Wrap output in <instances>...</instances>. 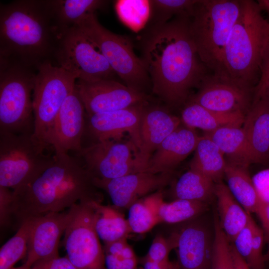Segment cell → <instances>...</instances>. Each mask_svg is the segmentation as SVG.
<instances>
[{
	"label": "cell",
	"instance_id": "8fae6325",
	"mask_svg": "<svg viewBox=\"0 0 269 269\" xmlns=\"http://www.w3.org/2000/svg\"><path fill=\"white\" fill-rule=\"evenodd\" d=\"M92 200L70 207L72 216L63 245L66 256L78 269H106L103 248L94 227Z\"/></svg>",
	"mask_w": 269,
	"mask_h": 269
},
{
	"label": "cell",
	"instance_id": "8d00e7d4",
	"mask_svg": "<svg viewBox=\"0 0 269 269\" xmlns=\"http://www.w3.org/2000/svg\"><path fill=\"white\" fill-rule=\"evenodd\" d=\"M109 254L118 269H137V261L132 247L128 244L125 246L115 245L104 251Z\"/></svg>",
	"mask_w": 269,
	"mask_h": 269
},
{
	"label": "cell",
	"instance_id": "5b68a950",
	"mask_svg": "<svg viewBox=\"0 0 269 269\" xmlns=\"http://www.w3.org/2000/svg\"><path fill=\"white\" fill-rule=\"evenodd\" d=\"M240 10V0H197L192 8L190 33L200 60L210 72L222 73V54Z\"/></svg>",
	"mask_w": 269,
	"mask_h": 269
},
{
	"label": "cell",
	"instance_id": "6da1fadb",
	"mask_svg": "<svg viewBox=\"0 0 269 269\" xmlns=\"http://www.w3.org/2000/svg\"><path fill=\"white\" fill-rule=\"evenodd\" d=\"M189 15L149 24L139 39L152 93L172 107L184 105L209 71L200 60L189 28Z\"/></svg>",
	"mask_w": 269,
	"mask_h": 269
},
{
	"label": "cell",
	"instance_id": "9a60e30c",
	"mask_svg": "<svg viewBox=\"0 0 269 269\" xmlns=\"http://www.w3.org/2000/svg\"><path fill=\"white\" fill-rule=\"evenodd\" d=\"M148 104L149 102L142 103L114 111L86 114L84 135L88 134L95 142L106 140H120L124 134L128 133L137 152L140 143V121Z\"/></svg>",
	"mask_w": 269,
	"mask_h": 269
},
{
	"label": "cell",
	"instance_id": "f6af8a7d",
	"mask_svg": "<svg viewBox=\"0 0 269 269\" xmlns=\"http://www.w3.org/2000/svg\"><path fill=\"white\" fill-rule=\"evenodd\" d=\"M143 269H171L172 262L169 261L166 263H158L152 261L144 257L140 260Z\"/></svg>",
	"mask_w": 269,
	"mask_h": 269
},
{
	"label": "cell",
	"instance_id": "74e56055",
	"mask_svg": "<svg viewBox=\"0 0 269 269\" xmlns=\"http://www.w3.org/2000/svg\"><path fill=\"white\" fill-rule=\"evenodd\" d=\"M174 248H175V240L173 234L168 238L158 234L154 237L144 257L156 263H166L170 261L168 256Z\"/></svg>",
	"mask_w": 269,
	"mask_h": 269
},
{
	"label": "cell",
	"instance_id": "681fc988",
	"mask_svg": "<svg viewBox=\"0 0 269 269\" xmlns=\"http://www.w3.org/2000/svg\"><path fill=\"white\" fill-rule=\"evenodd\" d=\"M269 244V247L268 251L266 255H264V258L265 262H269V241L268 242Z\"/></svg>",
	"mask_w": 269,
	"mask_h": 269
},
{
	"label": "cell",
	"instance_id": "816d5d0a",
	"mask_svg": "<svg viewBox=\"0 0 269 269\" xmlns=\"http://www.w3.org/2000/svg\"><path fill=\"white\" fill-rule=\"evenodd\" d=\"M171 269H180L177 262H172Z\"/></svg>",
	"mask_w": 269,
	"mask_h": 269
},
{
	"label": "cell",
	"instance_id": "603a6c76",
	"mask_svg": "<svg viewBox=\"0 0 269 269\" xmlns=\"http://www.w3.org/2000/svg\"><path fill=\"white\" fill-rule=\"evenodd\" d=\"M214 195L217 198L220 226L232 243L247 225L251 216L236 200L227 186L222 181L215 183Z\"/></svg>",
	"mask_w": 269,
	"mask_h": 269
},
{
	"label": "cell",
	"instance_id": "30bf717a",
	"mask_svg": "<svg viewBox=\"0 0 269 269\" xmlns=\"http://www.w3.org/2000/svg\"><path fill=\"white\" fill-rule=\"evenodd\" d=\"M53 58L77 80H116L115 72L96 46L76 26L58 31Z\"/></svg>",
	"mask_w": 269,
	"mask_h": 269
},
{
	"label": "cell",
	"instance_id": "4316f807",
	"mask_svg": "<svg viewBox=\"0 0 269 269\" xmlns=\"http://www.w3.org/2000/svg\"><path fill=\"white\" fill-rule=\"evenodd\" d=\"M94 224L100 239L104 244L127 238L131 233L127 219L115 206L91 201Z\"/></svg>",
	"mask_w": 269,
	"mask_h": 269
},
{
	"label": "cell",
	"instance_id": "c3c4849f",
	"mask_svg": "<svg viewBox=\"0 0 269 269\" xmlns=\"http://www.w3.org/2000/svg\"><path fill=\"white\" fill-rule=\"evenodd\" d=\"M261 96H265L269 99V82L267 83L259 95L254 98V100L258 99Z\"/></svg>",
	"mask_w": 269,
	"mask_h": 269
},
{
	"label": "cell",
	"instance_id": "836d02e7",
	"mask_svg": "<svg viewBox=\"0 0 269 269\" xmlns=\"http://www.w3.org/2000/svg\"><path fill=\"white\" fill-rule=\"evenodd\" d=\"M127 219L131 233H146L159 224L158 220L144 198L133 203L128 209Z\"/></svg>",
	"mask_w": 269,
	"mask_h": 269
},
{
	"label": "cell",
	"instance_id": "f907efd6",
	"mask_svg": "<svg viewBox=\"0 0 269 269\" xmlns=\"http://www.w3.org/2000/svg\"><path fill=\"white\" fill-rule=\"evenodd\" d=\"M9 269H31V268L28 267L25 265L23 264L21 266L17 268L12 267Z\"/></svg>",
	"mask_w": 269,
	"mask_h": 269
},
{
	"label": "cell",
	"instance_id": "f35d334b",
	"mask_svg": "<svg viewBox=\"0 0 269 269\" xmlns=\"http://www.w3.org/2000/svg\"><path fill=\"white\" fill-rule=\"evenodd\" d=\"M13 193L9 188L0 186V224L8 227L13 219Z\"/></svg>",
	"mask_w": 269,
	"mask_h": 269
},
{
	"label": "cell",
	"instance_id": "ee69618b",
	"mask_svg": "<svg viewBox=\"0 0 269 269\" xmlns=\"http://www.w3.org/2000/svg\"><path fill=\"white\" fill-rule=\"evenodd\" d=\"M261 222L265 240L269 241V203H261L256 212Z\"/></svg>",
	"mask_w": 269,
	"mask_h": 269
},
{
	"label": "cell",
	"instance_id": "d590c367",
	"mask_svg": "<svg viewBox=\"0 0 269 269\" xmlns=\"http://www.w3.org/2000/svg\"><path fill=\"white\" fill-rule=\"evenodd\" d=\"M253 218L231 243L236 251L251 269H255L252 242Z\"/></svg>",
	"mask_w": 269,
	"mask_h": 269
},
{
	"label": "cell",
	"instance_id": "7dc6e473",
	"mask_svg": "<svg viewBox=\"0 0 269 269\" xmlns=\"http://www.w3.org/2000/svg\"><path fill=\"white\" fill-rule=\"evenodd\" d=\"M258 5L261 10H265L269 14V0H258Z\"/></svg>",
	"mask_w": 269,
	"mask_h": 269
},
{
	"label": "cell",
	"instance_id": "ba28073f",
	"mask_svg": "<svg viewBox=\"0 0 269 269\" xmlns=\"http://www.w3.org/2000/svg\"><path fill=\"white\" fill-rule=\"evenodd\" d=\"M75 26L96 46L126 86L144 93L148 88H151L144 65L134 53L129 38L102 26L95 13L88 15Z\"/></svg>",
	"mask_w": 269,
	"mask_h": 269
},
{
	"label": "cell",
	"instance_id": "b9f144b4",
	"mask_svg": "<svg viewBox=\"0 0 269 269\" xmlns=\"http://www.w3.org/2000/svg\"><path fill=\"white\" fill-rule=\"evenodd\" d=\"M31 269H78L68 258L57 257L35 262Z\"/></svg>",
	"mask_w": 269,
	"mask_h": 269
},
{
	"label": "cell",
	"instance_id": "7bdbcfd3",
	"mask_svg": "<svg viewBox=\"0 0 269 269\" xmlns=\"http://www.w3.org/2000/svg\"><path fill=\"white\" fill-rule=\"evenodd\" d=\"M269 82V44L265 52L260 68L259 81L255 88L254 98L257 97Z\"/></svg>",
	"mask_w": 269,
	"mask_h": 269
},
{
	"label": "cell",
	"instance_id": "ac0fdd59",
	"mask_svg": "<svg viewBox=\"0 0 269 269\" xmlns=\"http://www.w3.org/2000/svg\"><path fill=\"white\" fill-rule=\"evenodd\" d=\"M71 216L70 208L61 212L49 213L34 217L24 265L31 268L38 261L59 256V241Z\"/></svg>",
	"mask_w": 269,
	"mask_h": 269
},
{
	"label": "cell",
	"instance_id": "cb8c5ba5",
	"mask_svg": "<svg viewBox=\"0 0 269 269\" xmlns=\"http://www.w3.org/2000/svg\"><path fill=\"white\" fill-rule=\"evenodd\" d=\"M181 114V121L188 128L210 132L227 126H242L245 114L241 112L221 113L210 110L188 100Z\"/></svg>",
	"mask_w": 269,
	"mask_h": 269
},
{
	"label": "cell",
	"instance_id": "f1b7e54d",
	"mask_svg": "<svg viewBox=\"0 0 269 269\" xmlns=\"http://www.w3.org/2000/svg\"><path fill=\"white\" fill-rule=\"evenodd\" d=\"M226 164L224 155L217 145L205 135L200 136L190 169L217 183L224 177Z\"/></svg>",
	"mask_w": 269,
	"mask_h": 269
},
{
	"label": "cell",
	"instance_id": "ffe728a7",
	"mask_svg": "<svg viewBox=\"0 0 269 269\" xmlns=\"http://www.w3.org/2000/svg\"><path fill=\"white\" fill-rule=\"evenodd\" d=\"M181 122L180 118L163 107L149 104L146 106L139 125L140 146L135 156L141 172L146 171L154 152Z\"/></svg>",
	"mask_w": 269,
	"mask_h": 269
},
{
	"label": "cell",
	"instance_id": "1f68e13d",
	"mask_svg": "<svg viewBox=\"0 0 269 269\" xmlns=\"http://www.w3.org/2000/svg\"><path fill=\"white\" fill-rule=\"evenodd\" d=\"M34 217L23 221L15 235L0 250V269H9L27 255L29 235Z\"/></svg>",
	"mask_w": 269,
	"mask_h": 269
},
{
	"label": "cell",
	"instance_id": "e575fe53",
	"mask_svg": "<svg viewBox=\"0 0 269 269\" xmlns=\"http://www.w3.org/2000/svg\"><path fill=\"white\" fill-rule=\"evenodd\" d=\"M213 250L210 269H235L231 242L215 218Z\"/></svg>",
	"mask_w": 269,
	"mask_h": 269
},
{
	"label": "cell",
	"instance_id": "f546056e",
	"mask_svg": "<svg viewBox=\"0 0 269 269\" xmlns=\"http://www.w3.org/2000/svg\"><path fill=\"white\" fill-rule=\"evenodd\" d=\"M224 177L236 200L249 213H256L260 201L248 167L227 162Z\"/></svg>",
	"mask_w": 269,
	"mask_h": 269
},
{
	"label": "cell",
	"instance_id": "7a4b0ae2",
	"mask_svg": "<svg viewBox=\"0 0 269 269\" xmlns=\"http://www.w3.org/2000/svg\"><path fill=\"white\" fill-rule=\"evenodd\" d=\"M52 164L23 187L13 191V218L24 220L61 212L83 201L102 202L93 176L77 157L54 153Z\"/></svg>",
	"mask_w": 269,
	"mask_h": 269
},
{
	"label": "cell",
	"instance_id": "3957f363",
	"mask_svg": "<svg viewBox=\"0 0 269 269\" xmlns=\"http://www.w3.org/2000/svg\"><path fill=\"white\" fill-rule=\"evenodd\" d=\"M58 34L48 0L0 4V60L37 70L53 58Z\"/></svg>",
	"mask_w": 269,
	"mask_h": 269
},
{
	"label": "cell",
	"instance_id": "52a82bcc",
	"mask_svg": "<svg viewBox=\"0 0 269 269\" xmlns=\"http://www.w3.org/2000/svg\"><path fill=\"white\" fill-rule=\"evenodd\" d=\"M77 77L47 61L37 69L32 94V137L43 150L51 149L49 140L58 114L75 87Z\"/></svg>",
	"mask_w": 269,
	"mask_h": 269
},
{
	"label": "cell",
	"instance_id": "bcb514c9",
	"mask_svg": "<svg viewBox=\"0 0 269 269\" xmlns=\"http://www.w3.org/2000/svg\"><path fill=\"white\" fill-rule=\"evenodd\" d=\"M231 247L235 269H251L236 251L232 243Z\"/></svg>",
	"mask_w": 269,
	"mask_h": 269
},
{
	"label": "cell",
	"instance_id": "9c48e42d",
	"mask_svg": "<svg viewBox=\"0 0 269 269\" xmlns=\"http://www.w3.org/2000/svg\"><path fill=\"white\" fill-rule=\"evenodd\" d=\"M54 154L46 153L32 134L0 132V186L17 190L52 164Z\"/></svg>",
	"mask_w": 269,
	"mask_h": 269
},
{
	"label": "cell",
	"instance_id": "484cf974",
	"mask_svg": "<svg viewBox=\"0 0 269 269\" xmlns=\"http://www.w3.org/2000/svg\"><path fill=\"white\" fill-rule=\"evenodd\" d=\"M204 135L214 142L229 163L248 167L253 163L252 156L242 127L227 126L210 132H204Z\"/></svg>",
	"mask_w": 269,
	"mask_h": 269
},
{
	"label": "cell",
	"instance_id": "e0dca14e",
	"mask_svg": "<svg viewBox=\"0 0 269 269\" xmlns=\"http://www.w3.org/2000/svg\"><path fill=\"white\" fill-rule=\"evenodd\" d=\"M86 111L75 88L67 97L58 114L49 140L54 153L77 154L83 146L86 123Z\"/></svg>",
	"mask_w": 269,
	"mask_h": 269
},
{
	"label": "cell",
	"instance_id": "d6a6232c",
	"mask_svg": "<svg viewBox=\"0 0 269 269\" xmlns=\"http://www.w3.org/2000/svg\"><path fill=\"white\" fill-rule=\"evenodd\" d=\"M197 1V0H149V24L165 23L178 15H190Z\"/></svg>",
	"mask_w": 269,
	"mask_h": 269
},
{
	"label": "cell",
	"instance_id": "d6986e66",
	"mask_svg": "<svg viewBox=\"0 0 269 269\" xmlns=\"http://www.w3.org/2000/svg\"><path fill=\"white\" fill-rule=\"evenodd\" d=\"M195 219L173 233L177 263L180 269H210L214 238L207 228Z\"/></svg>",
	"mask_w": 269,
	"mask_h": 269
},
{
	"label": "cell",
	"instance_id": "4fadbf2b",
	"mask_svg": "<svg viewBox=\"0 0 269 269\" xmlns=\"http://www.w3.org/2000/svg\"><path fill=\"white\" fill-rule=\"evenodd\" d=\"M255 89L242 87L224 74L208 71L198 92L188 100L221 113L246 114L254 101Z\"/></svg>",
	"mask_w": 269,
	"mask_h": 269
},
{
	"label": "cell",
	"instance_id": "ab89813d",
	"mask_svg": "<svg viewBox=\"0 0 269 269\" xmlns=\"http://www.w3.org/2000/svg\"><path fill=\"white\" fill-rule=\"evenodd\" d=\"M265 240L264 233L255 222L252 223V242L255 269H265V261L263 255V248Z\"/></svg>",
	"mask_w": 269,
	"mask_h": 269
},
{
	"label": "cell",
	"instance_id": "8992f818",
	"mask_svg": "<svg viewBox=\"0 0 269 269\" xmlns=\"http://www.w3.org/2000/svg\"><path fill=\"white\" fill-rule=\"evenodd\" d=\"M0 132L32 134L34 69L0 60Z\"/></svg>",
	"mask_w": 269,
	"mask_h": 269
},
{
	"label": "cell",
	"instance_id": "83f0119b",
	"mask_svg": "<svg viewBox=\"0 0 269 269\" xmlns=\"http://www.w3.org/2000/svg\"><path fill=\"white\" fill-rule=\"evenodd\" d=\"M108 2L101 0H48L58 31L77 25L88 15L105 7Z\"/></svg>",
	"mask_w": 269,
	"mask_h": 269
},
{
	"label": "cell",
	"instance_id": "7402d4cb",
	"mask_svg": "<svg viewBox=\"0 0 269 269\" xmlns=\"http://www.w3.org/2000/svg\"><path fill=\"white\" fill-rule=\"evenodd\" d=\"M243 130L253 163L269 161V99L261 96L254 100L245 114Z\"/></svg>",
	"mask_w": 269,
	"mask_h": 269
},
{
	"label": "cell",
	"instance_id": "44dd1931",
	"mask_svg": "<svg viewBox=\"0 0 269 269\" xmlns=\"http://www.w3.org/2000/svg\"><path fill=\"white\" fill-rule=\"evenodd\" d=\"M200 136L194 129L179 126L161 143L150 158L146 170L153 173L171 170L195 151Z\"/></svg>",
	"mask_w": 269,
	"mask_h": 269
},
{
	"label": "cell",
	"instance_id": "277c9868",
	"mask_svg": "<svg viewBox=\"0 0 269 269\" xmlns=\"http://www.w3.org/2000/svg\"><path fill=\"white\" fill-rule=\"evenodd\" d=\"M240 10L224 48L222 73L238 85L255 89L262 61L269 44V22L257 2L240 0Z\"/></svg>",
	"mask_w": 269,
	"mask_h": 269
},
{
	"label": "cell",
	"instance_id": "60d3db41",
	"mask_svg": "<svg viewBox=\"0 0 269 269\" xmlns=\"http://www.w3.org/2000/svg\"><path fill=\"white\" fill-rule=\"evenodd\" d=\"M252 181L261 203H269V168L256 173Z\"/></svg>",
	"mask_w": 269,
	"mask_h": 269
},
{
	"label": "cell",
	"instance_id": "5bb4252c",
	"mask_svg": "<svg viewBox=\"0 0 269 269\" xmlns=\"http://www.w3.org/2000/svg\"><path fill=\"white\" fill-rule=\"evenodd\" d=\"M75 87L87 115L118 110L150 101L146 93L135 91L116 80H76Z\"/></svg>",
	"mask_w": 269,
	"mask_h": 269
},
{
	"label": "cell",
	"instance_id": "2e32d148",
	"mask_svg": "<svg viewBox=\"0 0 269 269\" xmlns=\"http://www.w3.org/2000/svg\"><path fill=\"white\" fill-rule=\"evenodd\" d=\"M171 172L153 173L143 171L112 179L94 177L98 189L105 191L117 208L129 209L134 202L147 194L160 191L170 182Z\"/></svg>",
	"mask_w": 269,
	"mask_h": 269
},
{
	"label": "cell",
	"instance_id": "4dcf8cb0",
	"mask_svg": "<svg viewBox=\"0 0 269 269\" xmlns=\"http://www.w3.org/2000/svg\"><path fill=\"white\" fill-rule=\"evenodd\" d=\"M214 187L211 179L190 169L176 182L174 195L176 199L206 203L214 194Z\"/></svg>",
	"mask_w": 269,
	"mask_h": 269
},
{
	"label": "cell",
	"instance_id": "d4e9b609",
	"mask_svg": "<svg viewBox=\"0 0 269 269\" xmlns=\"http://www.w3.org/2000/svg\"><path fill=\"white\" fill-rule=\"evenodd\" d=\"M144 199L155 214L159 223L185 222L196 218L207 208L206 203L200 201L176 199L172 202H165L160 191Z\"/></svg>",
	"mask_w": 269,
	"mask_h": 269
},
{
	"label": "cell",
	"instance_id": "7c38bea8",
	"mask_svg": "<svg viewBox=\"0 0 269 269\" xmlns=\"http://www.w3.org/2000/svg\"><path fill=\"white\" fill-rule=\"evenodd\" d=\"M136 148L133 142L106 140L83 146L76 154L93 177L112 179L141 172L135 156Z\"/></svg>",
	"mask_w": 269,
	"mask_h": 269
}]
</instances>
